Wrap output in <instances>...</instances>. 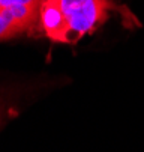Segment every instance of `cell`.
I'll return each mask as SVG.
<instances>
[{
	"label": "cell",
	"mask_w": 144,
	"mask_h": 152,
	"mask_svg": "<svg viewBox=\"0 0 144 152\" xmlns=\"http://www.w3.org/2000/svg\"><path fill=\"white\" fill-rule=\"evenodd\" d=\"M116 9L110 0H44L41 24L45 35L63 44H75L93 32Z\"/></svg>",
	"instance_id": "1"
},
{
	"label": "cell",
	"mask_w": 144,
	"mask_h": 152,
	"mask_svg": "<svg viewBox=\"0 0 144 152\" xmlns=\"http://www.w3.org/2000/svg\"><path fill=\"white\" fill-rule=\"evenodd\" d=\"M44 0H0V41L32 26Z\"/></svg>",
	"instance_id": "2"
}]
</instances>
